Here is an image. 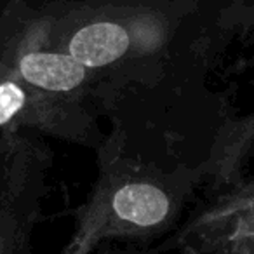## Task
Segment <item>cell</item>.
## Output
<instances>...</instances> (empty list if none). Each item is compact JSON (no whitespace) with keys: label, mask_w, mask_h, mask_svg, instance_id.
Wrapping results in <instances>:
<instances>
[{"label":"cell","mask_w":254,"mask_h":254,"mask_svg":"<svg viewBox=\"0 0 254 254\" xmlns=\"http://www.w3.org/2000/svg\"><path fill=\"white\" fill-rule=\"evenodd\" d=\"M25 105V91L14 82L0 84V126L7 124Z\"/></svg>","instance_id":"277c9868"},{"label":"cell","mask_w":254,"mask_h":254,"mask_svg":"<svg viewBox=\"0 0 254 254\" xmlns=\"http://www.w3.org/2000/svg\"><path fill=\"white\" fill-rule=\"evenodd\" d=\"M19 70L30 84L47 91H70L84 80L85 75V66L70 54L51 53L28 54L19 63Z\"/></svg>","instance_id":"3957f363"},{"label":"cell","mask_w":254,"mask_h":254,"mask_svg":"<svg viewBox=\"0 0 254 254\" xmlns=\"http://www.w3.org/2000/svg\"><path fill=\"white\" fill-rule=\"evenodd\" d=\"M129 47L127 32L113 23H96L78 30L70 40V56L82 66L96 68L120 58Z\"/></svg>","instance_id":"7a4b0ae2"},{"label":"cell","mask_w":254,"mask_h":254,"mask_svg":"<svg viewBox=\"0 0 254 254\" xmlns=\"http://www.w3.org/2000/svg\"><path fill=\"white\" fill-rule=\"evenodd\" d=\"M0 254H4V251H2V247H0Z\"/></svg>","instance_id":"5b68a950"},{"label":"cell","mask_w":254,"mask_h":254,"mask_svg":"<svg viewBox=\"0 0 254 254\" xmlns=\"http://www.w3.org/2000/svg\"><path fill=\"white\" fill-rule=\"evenodd\" d=\"M112 211L120 223L136 228H153L169 216L171 200L155 185L129 183L115 191Z\"/></svg>","instance_id":"6da1fadb"}]
</instances>
